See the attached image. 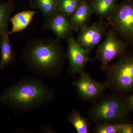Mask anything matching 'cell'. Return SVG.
<instances>
[{
    "instance_id": "obj_1",
    "label": "cell",
    "mask_w": 133,
    "mask_h": 133,
    "mask_svg": "<svg viewBox=\"0 0 133 133\" xmlns=\"http://www.w3.org/2000/svg\"><path fill=\"white\" fill-rule=\"evenodd\" d=\"M47 96L43 85L25 82L14 85L0 94V102L10 107H27L42 102Z\"/></svg>"
},
{
    "instance_id": "obj_2",
    "label": "cell",
    "mask_w": 133,
    "mask_h": 133,
    "mask_svg": "<svg viewBox=\"0 0 133 133\" xmlns=\"http://www.w3.org/2000/svg\"><path fill=\"white\" fill-rule=\"evenodd\" d=\"M129 112L124 98L117 94L107 96L95 103L90 108L88 115L96 124H122Z\"/></svg>"
},
{
    "instance_id": "obj_3",
    "label": "cell",
    "mask_w": 133,
    "mask_h": 133,
    "mask_svg": "<svg viewBox=\"0 0 133 133\" xmlns=\"http://www.w3.org/2000/svg\"><path fill=\"white\" fill-rule=\"evenodd\" d=\"M103 70L107 77L108 88L117 94H125L133 90V53L123 55Z\"/></svg>"
},
{
    "instance_id": "obj_4",
    "label": "cell",
    "mask_w": 133,
    "mask_h": 133,
    "mask_svg": "<svg viewBox=\"0 0 133 133\" xmlns=\"http://www.w3.org/2000/svg\"><path fill=\"white\" fill-rule=\"evenodd\" d=\"M108 22L116 33L130 45H133V3H126L108 16Z\"/></svg>"
},
{
    "instance_id": "obj_5",
    "label": "cell",
    "mask_w": 133,
    "mask_h": 133,
    "mask_svg": "<svg viewBox=\"0 0 133 133\" xmlns=\"http://www.w3.org/2000/svg\"><path fill=\"white\" fill-rule=\"evenodd\" d=\"M126 43L116 35L113 29L108 31L104 41L98 47L97 57L101 62V68L103 70L110 62L125 54L127 50Z\"/></svg>"
},
{
    "instance_id": "obj_6",
    "label": "cell",
    "mask_w": 133,
    "mask_h": 133,
    "mask_svg": "<svg viewBox=\"0 0 133 133\" xmlns=\"http://www.w3.org/2000/svg\"><path fill=\"white\" fill-rule=\"evenodd\" d=\"M30 57L31 62L38 68L50 70L57 66L60 58L59 50L51 43H39L31 48Z\"/></svg>"
},
{
    "instance_id": "obj_7",
    "label": "cell",
    "mask_w": 133,
    "mask_h": 133,
    "mask_svg": "<svg viewBox=\"0 0 133 133\" xmlns=\"http://www.w3.org/2000/svg\"><path fill=\"white\" fill-rule=\"evenodd\" d=\"M73 85L80 97L84 101H92L98 98L107 88V83L95 81L84 71L79 74Z\"/></svg>"
},
{
    "instance_id": "obj_8",
    "label": "cell",
    "mask_w": 133,
    "mask_h": 133,
    "mask_svg": "<svg viewBox=\"0 0 133 133\" xmlns=\"http://www.w3.org/2000/svg\"><path fill=\"white\" fill-rule=\"evenodd\" d=\"M79 30L77 42L89 52L102 40L105 26L104 22L99 21L84 26Z\"/></svg>"
},
{
    "instance_id": "obj_9",
    "label": "cell",
    "mask_w": 133,
    "mask_h": 133,
    "mask_svg": "<svg viewBox=\"0 0 133 133\" xmlns=\"http://www.w3.org/2000/svg\"><path fill=\"white\" fill-rule=\"evenodd\" d=\"M68 52L71 71L73 74H79L84 71L89 60V52L72 37L68 40Z\"/></svg>"
},
{
    "instance_id": "obj_10",
    "label": "cell",
    "mask_w": 133,
    "mask_h": 133,
    "mask_svg": "<svg viewBox=\"0 0 133 133\" xmlns=\"http://www.w3.org/2000/svg\"><path fill=\"white\" fill-rule=\"evenodd\" d=\"M92 11V8L86 2L81 3L71 17L70 22L73 30L77 31L86 26Z\"/></svg>"
},
{
    "instance_id": "obj_11",
    "label": "cell",
    "mask_w": 133,
    "mask_h": 133,
    "mask_svg": "<svg viewBox=\"0 0 133 133\" xmlns=\"http://www.w3.org/2000/svg\"><path fill=\"white\" fill-rule=\"evenodd\" d=\"M49 28L58 37L62 38L69 36L73 29L66 17L59 12L53 16L50 22Z\"/></svg>"
},
{
    "instance_id": "obj_12",
    "label": "cell",
    "mask_w": 133,
    "mask_h": 133,
    "mask_svg": "<svg viewBox=\"0 0 133 133\" xmlns=\"http://www.w3.org/2000/svg\"><path fill=\"white\" fill-rule=\"evenodd\" d=\"M9 32L5 33L0 43L1 59L0 69L3 70L6 66L12 64L14 60V52L10 41Z\"/></svg>"
},
{
    "instance_id": "obj_13",
    "label": "cell",
    "mask_w": 133,
    "mask_h": 133,
    "mask_svg": "<svg viewBox=\"0 0 133 133\" xmlns=\"http://www.w3.org/2000/svg\"><path fill=\"white\" fill-rule=\"evenodd\" d=\"M36 12L33 11H26L20 12L11 17L10 21L12 24L9 34L16 33L24 29L31 22Z\"/></svg>"
},
{
    "instance_id": "obj_14",
    "label": "cell",
    "mask_w": 133,
    "mask_h": 133,
    "mask_svg": "<svg viewBox=\"0 0 133 133\" xmlns=\"http://www.w3.org/2000/svg\"><path fill=\"white\" fill-rule=\"evenodd\" d=\"M68 120L74 127L77 132L88 133V127L90 122L87 118L82 116L77 110H72L68 115Z\"/></svg>"
},
{
    "instance_id": "obj_15",
    "label": "cell",
    "mask_w": 133,
    "mask_h": 133,
    "mask_svg": "<svg viewBox=\"0 0 133 133\" xmlns=\"http://www.w3.org/2000/svg\"><path fill=\"white\" fill-rule=\"evenodd\" d=\"M13 10L11 3H0V43L5 33L8 32V23L10 20Z\"/></svg>"
},
{
    "instance_id": "obj_16",
    "label": "cell",
    "mask_w": 133,
    "mask_h": 133,
    "mask_svg": "<svg viewBox=\"0 0 133 133\" xmlns=\"http://www.w3.org/2000/svg\"><path fill=\"white\" fill-rule=\"evenodd\" d=\"M115 0H94L92 9L98 16H108L115 8Z\"/></svg>"
},
{
    "instance_id": "obj_17",
    "label": "cell",
    "mask_w": 133,
    "mask_h": 133,
    "mask_svg": "<svg viewBox=\"0 0 133 133\" xmlns=\"http://www.w3.org/2000/svg\"><path fill=\"white\" fill-rule=\"evenodd\" d=\"M80 4L78 0H59L57 10L65 16H71Z\"/></svg>"
},
{
    "instance_id": "obj_18",
    "label": "cell",
    "mask_w": 133,
    "mask_h": 133,
    "mask_svg": "<svg viewBox=\"0 0 133 133\" xmlns=\"http://www.w3.org/2000/svg\"><path fill=\"white\" fill-rule=\"evenodd\" d=\"M57 3L56 0H36V4L44 15L54 16L57 13Z\"/></svg>"
},
{
    "instance_id": "obj_19",
    "label": "cell",
    "mask_w": 133,
    "mask_h": 133,
    "mask_svg": "<svg viewBox=\"0 0 133 133\" xmlns=\"http://www.w3.org/2000/svg\"><path fill=\"white\" fill-rule=\"evenodd\" d=\"M94 129L95 133H119L122 124L105 122L96 124Z\"/></svg>"
},
{
    "instance_id": "obj_20",
    "label": "cell",
    "mask_w": 133,
    "mask_h": 133,
    "mask_svg": "<svg viewBox=\"0 0 133 133\" xmlns=\"http://www.w3.org/2000/svg\"><path fill=\"white\" fill-rule=\"evenodd\" d=\"M119 133H133V124H122Z\"/></svg>"
},
{
    "instance_id": "obj_21",
    "label": "cell",
    "mask_w": 133,
    "mask_h": 133,
    "mask_svg": "<svg viewBox=\"0 0 133 133\" xmlns=\"http://www.w3.org/2000/svg\"><path fill=\"white\" fill-rule=\"evenodd\" d=\"M124 99L129 111L133 112V93L126 97Z\"/></svg>"
}]
</instances>
